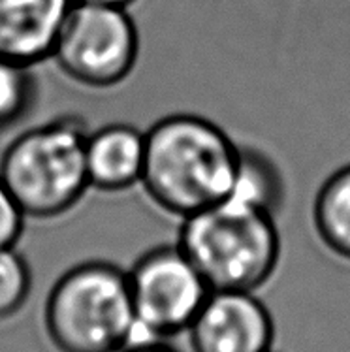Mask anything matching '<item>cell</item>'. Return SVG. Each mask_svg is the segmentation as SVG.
Segmentation results:
<instances>
[{"instance_id": "obj_12", "label": "cell", "mask_w": 350, "mask_h": 352, "mask_svg": "<svg viewBox=\"0 0 350 352\" xmlns=\"http://www.w3.org/2000/svg\"><path fill=\"white\" fill-rule=\"evenodd\" d=\"M34 66L0 57V129L19 122L34 102Z\"/></svg>"}, {"instance_id": "obj_14", "label": "cell", "mask_w": 350, "mask_h": 352, "mask_svg": "<svg viewBox=\"0 0 350 352\" xmlns=\"http://www.w3.org/2000/svg\"><path fill=\"white\" fill-rule=\"evenodd\" d=\"M27 217L10 195L6 185L0 181V249L15 247L25 228Z\"/></svg>"}, {"instance_id": "obj_17", "label": "cell", "mask_w": 350, "mask_h": 352, "mask_svg": "<svg viewBox=\"0 0 350 352\" xmlns=\"http://www.w3.org/2000/svg\"><path fill=\"white\" fill-rule=\"evenodd\" d=\"M270 352H272V351H270Z\"/></svg>"}, {"instance_id": "obj_11", "label": "cell", "mask_w": 350, "mask_h": 352, "mask_svg": "<svg viewBox=\"0 0 350 352\" xmlns=\"http://www.w3.org/2000/svg\"><path fill=\"white\" fill-rule=\"evenodd\" d=\"M316 234L329 251L350 260V164L331 173L313 208Z\"/></svg>"}, {"instance_id": "obj_2", "label": "cell", "mask_w": 350, "mask_h": 352, "mask_svg": "<svg viewBox=\"0 0 350 352\" xmlns=\"http://www.w3.org/2000/svg\"><path fill=\"white\" fill-rule=\"evenodd\" d=\"M89 126L78 116L57 117L23 132L0 158V181L27 219L51 221L70 213L89 190Z\"/></svg>"}, {"instance_id": "obj_13", "label": "cell", "mask_w": 350, "mask_h": 352, "mask_svg": "<svg viewBox=\"0 0 350 352\" xmlns=\"http://www.w3.org/2000/svg\"><path fill=\"white\" fill-rule=\"evenodd\" d=\"M32 288L29 262L15 247L0 249V320L23 309Z\"/></svg>"}, {"instance_id": "obj_5", "label": "cell", "mask_w": 350, "mask_h": 352, "mask_svg": "<svg viewBox=\"0 0 350 352\" xmlns=\"http://www.w3.org/2000/svg\"><path fill=\"white\" fill-rule=\"evenodd\" d=\"M50 58L78 85L113 89L136 68L140 30L129 8L74 2Z\"/></svg>"}, {"instance_id": "obj_15", "label": "cell", "mask_w": 350, "mask_h": 352, "mask_svg": "<svg viewBox=\"0 0 350 352\" xmlns=\"http://www.w3.org/2000/svg\"><path fill=\"white\" fill-rule=\"evenodd\" d=\"M122 352H179L177 349H173L172 345H168L160 339L155 341H145V343H134V345L127 346Z\"/></svg>"}, {"instance_id": "obj_3", "label": "cell", "mask_w": 350, "mask_h": 352, "mask_svg": "<svg viewBox=\"0 0 350 352\" xmlns=\"http://www.w3.org/2000/svg\"><path fill=\"white\" fill-rule=\"evenodd\" d=\"M177 247L211 290L254 292L281 258L275 215L228 200L181 219Z\"/></svg>"}, {"instance_id": "obj_16", "label": "cell", "mask_w": 350, "mask_h": 352, "mask_svg": "<svg viewBox=\"0 0 350 352\" xmlns=\"http://www.w3.org/2000/svg\"><path fill=\"white\" fill-rule=\"evenodd\" d=\"M76 2H87V4H102V6H115V8H129L136 0H76Z\"/></svg>"}, {"instance_id": "obj_1", "label": "cell", "mask_w": 350, "mask_h": 352, "mask_svg": "<svg viewBox=\"0 0 350 352\" xmlns=\"http://www.w3.org/2000/svg\"><path fill=\"white\" fill-rule=\"evenodd\" d=\"M239 147L206 117L175 113L145 132L142 185L153 204L179 219L221 204L232 190Z\"/></svg>"}, {"instance_id": "obj_4", "label": "cell", "mask_w": 350, "mask_h": 352, "mask_svg": "<svg viewBox=\"0 0 350 352\" xmlns=\"http://www.w3.org/2000/svg\"><path fill=\"white\" fill-rule=\"evenodd\" d=\"M43 324L58 352H122L134 345L129 274L106 260L70 267L51 288Z\"/></svg>"}, {"instance_id": "obj_7", "label": "cell", "mask_w": 350, "mask_h": 352, "mask_svg": "<svg viewBox=\"0 0 350 352\" xmlns=\"http://www.w3.org/2000/svg\"><path fill=\"white\" fill-rule=\"evenodd\" d=\"M193 352H270L275 324L250 290H211L188 326Z\"/></svg>"}, {"instance_id": "obj_9", "label": "cell", "mask_w": 350, "mask_h": 352, "mask_svg": "<svg viewBox=\"0 0 350 352\" xmlns=\"http://www.w3.org/2000/svg\"><path fill=\"white\" fill-rule=\"evenodd\" d=\"M89 187L100 192H122L142 183L145 132L113 122L91 132L85 145Z\"/></svg>"}, {"instance_id": "obj_10", "label": "cell", "mask_w": 350, "mask_h": 352, "mask_svg": "<svg viewBox=\"0 0 350 352\" xmlns=\"http://www.w3.org/2000/svg\"><path fill=\"white\" fill-rule=\"evenodd\" d=\"M285 198V185L272 158L252 147H239L234 185L224 200L277 215Z\"/></svg>"}, {"instance_id": "obj_8", "label": "cell", "mask_w": 350, "mask_h": 352, "mask_svg": "<svg viewBox=\"0 0 350 352\" xmlns=\"http://www.w3.org/2000/svg\"><path fill=\"white\" fill-rule=\"evenodd\" d=\"M76 0H0V57L36 66L51 51Z\"/></svg>"}, {"instance_id": "obj_6", "label": "cell", "mask_w": 350, "mask_h": 352, "mask_svg": "<svg viewBox=\"0 0 350 352\" xmlns=\"http://www.w3.org/2000/svg\"><path fill=\"white\" fill-rule=\"evenodd\" d=\"M127 274L138 320L134 343L164 341L186 331L211 292L177 245L143 252Z\"/></svg>"}]
</instances>
